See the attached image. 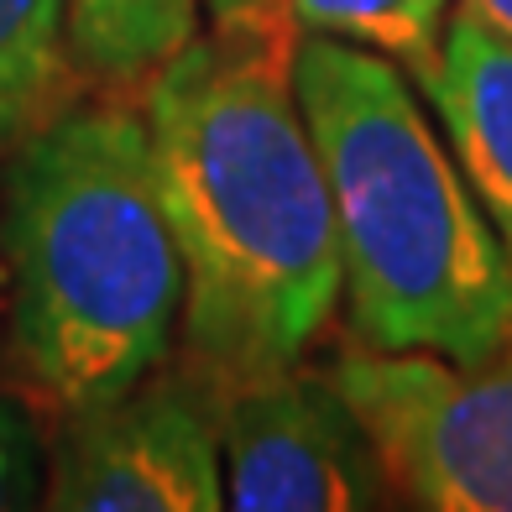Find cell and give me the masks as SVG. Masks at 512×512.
<instances>
[{"label": "cell", "mask_w": 512, "mask_h": 512, "mask_svg": "<svg viewBox=\"0 0 512 512\" xmlns=\"http://www.w3.org/2000/svg\"><path fill=\"white\" fill-rule=\"evenodd\" d=\"M424 95L492 225L512 283V42L476 11H450Z\"/></svg>", "instance_id": "52a82bcc"}, {"label": "cell", "mask_w": 512, "mask_h": 512, "mask_svg": "<svg viewBox=\"0 0 512 512\" xmlns=\"http://www.w3.org/2000/svg\"><path fill=\"white\" fill-rule=\"evenodd\" d=\"M42 502L63 512H215L225 507L220 392L204 371H147L121 398L68 413Z\"/></svg>", "instance_id": "5b68a950"}, {"label": "cell", "mask_w": 512, "mask_h": 512, "mask_svg": "<svg viewBox=\"0 0 512 512\" xmlns=\"http://www.w3.org/2000/svg\"><path fill=\"white\" fill-rule=\"evenodd\" d=\"M42 492V450L27 424V413L0 403V512L32 507Z\"/></svg>", "instance_id": "8fae6325"}, {"label": "cell", "mask_w": 512, "mask_h": 512, "mask_svg": "<svg viewBox=\"0 0 512 512\" xmlns=\"http://www.w3.org/2000/svg\"><path fill=\"white\" fill-rule=\"evenodd\" d=\"M283 21L298 37L361 42L424 84L439 63L450 0H283Z\"/></svg>", "instance_id": "9c48e42d"}, {"label": "cell", "mask_w": 512, "mask_h": 512, "mask_svg": "<svg viewBox=\"0 0 512 512\" xmlns=\"http://www.w3.org/2000/svg\"><path fill=\"white\" fill-rule=\"evenodd\" d=\"M142 121L189 361L215 392L298 366L340 309V241L283 27L189 37L147 79Z\"/></svg>", "instance_id": "6da1fadb"}, {"label": "cell", "mask_w": 512, "mask_h": 512, "mask_svg": "<svg viewBox=\"0 0 512 512\" xmlns=\"http://www.w3.org/2000/svg\"><path fill=\"white\" fill-rule=\"evenodd\" d=\"M68 53V0H0V157L48 115Z\"/></svg>", "instance_id": "30bf717a"}, {"label": "cell", "mask_w": 512, "mask_h": 512, "mask_svg": "<svg viewBox=\"0 0 512 512\" xmlns=\"http://www.w3.org/2000/svg\"><path fill=\"white\" fill-rule=\"evenodd\" d=\"M209 21L220 32H272V27H288L283 21V0H204Z\"/></svg>", "instance_id": "7c38bea8"}, {"label": "cell", "mask_w": 512, "mask_h": 512, "mask_svg": "<svg viewBox=\"0 0 512 512\" xmlns=\"http://www.w3.org/2000/svg\"><path fill=\"white\" fill-rule=\"evenodd\" d=\"M225 507L236 512H361L398 492L356 408L335 382L298 366L220 392Z\"/></svg>", "instance_id": "8992f818"}, {"label": "cell", "mask_w": 512, "mask_h": 512, "mask_svg": "<svg viewBox=\"0 0 512 512\" xmlns=\"http://www.w3.org/2000/svg\"><path fill=\"white\" fill-rule=\"evenodd\" d=\"M194 27V0H68V48L105 84L152 79Z\"/></svg>", "instance_id": "ba28073f"}, {"label": "cell", "mask_w": 512, "mask_h": 512, "mask_svg": "<svg viewBox=\"0 0 512 512\" xmlns=\"http://www.w3.org/2000/svg\"><path fill=\"white\" fill-rule=\"evenodd\" d=\"M465 11H476L486 27H497L507 42H512V0H460Z\"/></svg>", "instance_id": "4fadbf2b"}, {"label": "cell", "mask_w": 512, "mask_h": 512, "mask_svg": "<svg viewBox=\"0 0 512 512\" xmlns=\"http://www.w3.org/2000/svg\"><path fill=\"white\" fill-rule=\"evenodd\" d=\"M293 89L335 209L351 340L455 361L512 345L497 236L403 68L361 42L298 37Z\"/></svg>", "instance_id": "3957f363"}, {"label": "cell", "mask_w": 512, "mask_h": 512, "mask_svg": "<svg viewBox=\"0 0 512 512\" xmlns=\"http://www.w3.org/2000/svg\"><path fill=\"white\" fill-rule=\"evenodd\" d=\"M0 267L21 377L53 408L121 398L173 356L183 256L142 110H58L6 152Z\"/></svg>", "instance_id": "7a4b0ae2"}, {"label": "cell", "mask_w": 512, "mask_h": 512, "mask_svg": "<svg viewBox=\"0 0 512 512\" xmlns=\"http://www.w3.org/2000/svg\"><path fill=\"white\" fill-rule=\"evenodd\" d=\"M324 377L366 424L398 502L512 512V345L455 361L345 340Z\"/></svg>", "instance_id": "277c9868"}]
</instances>
